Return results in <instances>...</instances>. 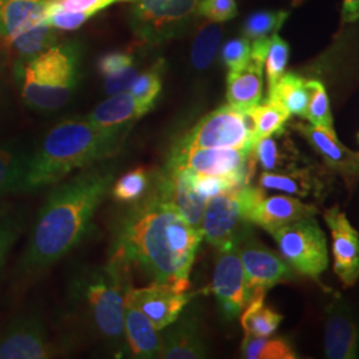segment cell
I'll return each instance as SVG.
<instances>
[{"instance_id":"13","label":"cell","mask_w":359,"mask_h":359,"mask_svg":"<svg viewBox=\"0 0 359 359\" xmlns=\"http://www.w3.org/2000/svg\"><path fill=\"white\" fill-rule=\"evenodd\" d=\"M57 353L38 316H19L0 332V359H48Z\"/></svg>"},{"instance_id":"26","label":"cell","mask_w":359,"mask_h":359,"mask_svg":"<svg viewBox=\"0 0 359 359\" xmlns=\"http://www.w3.org/2000/svg\"><path fill=\"white\" fill-rule=\"evenodd\" d=\"M317 177L306 168H294L286 172H262L259 188L266 191L308 197L320 189ZM317 196V194H316Z\"/></svg>"},{"instance_id":"18","label":"cell","mask_w":359,"mask_h":359,"mask_svg":"<svg viewBox=\"0 0 359 359\" xmlns=\"http://www.w3.org/2000/svg\"><path fill=\"white\" fill-rule=\"evenodd\" d=\"M161 334L160 358L201 359L208 357V345L196 309L182 310L179 318Z\"/></svg>"},{"instance_id":"17","label":"cell","mask_w":359,"mask_h":359,"mask_svg":"<svg viewBox=\"0 0 359 359\" xmlns=\"http://www.w3.org/2000/svg\"><path fill=\"white\" fill-rule=\"evenodd\" d=\"M152 189L160 198L173 206L192 226L201 229L208 201L194 192L187 170L164 168L163 172L157 173Z\"/></svg>"},{"instance_id":"34","label":"cell","mask_w":359,"mask_h":359,"mask_svg":"<svg viewBox=\"0 0 359 359\" xmlns=\"http://www.w3.org/2000/svg\"><path fill=\"white\" fill-rule=\"evenodd\" d=\"M290 48L289 44L276 34L270 35L269 43L264 57V67L268 77V90H271L277 81L285 74V68L289 60Z\"/></svg>"},{"instance_id":"10","label":"cell","mask_w":359,"mask_h":359,"mask_svg":"<svg viewBox=\"0 0 359 359\" xmlns=\"http://www.w3.org/2000/svg\"><path fill=\"white\" fill-rule=\"evenodd\" d=\"M168 168L185 169L198 175L222 176L249 184L255 164L252 151L233 148H173Z\"/></svg>"},{"instance_id":"4","label":"cell","mask_w":359,"mask_h":359,"mask_svg":"<svg viewBox=\"0 0 359 359\" xmlns=\"http://www.w3.org/2000/svg\"><path fill=\"white\" fill-rule=\"evenodd\" d=\"M77 79L76 47L55 44L27 59L20 74L22 97L34 109L56 111L72 97Z\"/></svg>"},{"instance_id":"25","label":"cell","mask_w":359,"mask_h":359,"mask_svg":"<svg viewBox=\"0 0 359 359\" xmlns=\"http://www.w3.org/2000/svg\"><path fill=\"white\" fill-rule=\"evenodd\" d=\"M29 154L16 142H0V197L23 192Z\"/></svg>"},{"instance_id":"20","label":"cell","mask_w":359,"mask_h":359,"mask_svg":"<svg viewBox=\"0 0 359 359\" xmlns=\"http://www.w3.org/2000/svg\"><path fill=\"white\" fill-rule=\"evenodd\" d=\"M326 357L353 359L358 357L359 330L354 313L339 295L326 308Z\"/></svg>"},{"instance_id":"9","label":"cell","mask_w":359,"mask_h":359,"mask_svg":"<svg viewBox=\"0 0 359 359\" xmlns=\"http://www.w3.org/2000/svg\"><path fill=\"white\" fill-rule=\"evenodd\" d=\"M250 192L252 187L246 184L221 193L206 203L201 231L206 241L218 252L236 246L245 231L252 228L246 218Z\"/></svg>"},{"instance_id":"12","label":"cell","mask_w":359,"mask_h":359,"mask_svg":"<svg viewBox=\"0 0 359 359\" xmlns=\"http://www.w3.org/2000/svg\"><path fill=\"white\" fill-rule=\"evenodd\" d=\"M236 246L244 266L249 299L265 295L274 285L293 278L292 266L261 244L253 236L252 228L245 231Z\"/></svg>"},{"instance_id":"28","label":"cell","mask_w":359,"mask_h":359,"mask_svg":"<svg viewBox=\"0 0 359 359\" xmlns=\"http://www.w3.org/2000/svg\"><path fill=\"white\" fill-rule=\"evenodd\" d=\"M304 77L294 74H283L273 90H269L268 99L283 104L290 115L306 117L309 104V90Z\"/></svg>"},{"instance_id":"38","label":"cell","mask_w":359,"mask_h":359,"mask_svg":"<svg viewBox=\"0 0 359 359\" xmlns=\"http://www.w3.org/2000/svg\"><path fill=\"white\" fill-rule=\"evenodd\" d=\"M252 59V41L248 38L231 39L221 50L222 63L231 69H238Z\"/></svg>"},{"instance_id":"40","label":"cell","mask_w":359,"mask_h":359,"mask_svg":"<svg viewBox=\"0 0 359 359\" xmlns=\"http://www.w3.org/2000/svg\"><path fill=\"white\" fill-rule=\"evenodd\" d=\"M117 1L127 0H51L47 10L81 13L87 19H90L95 13L102 11L105 7Z\"/></svg>"},{"instance_id":"14","label":"cell","mask_w":359,"mask_h":359,"mask_svg":"<svg viewBox=\"0 0 359 359\" xmlns=\"http://www.w3.org/2000/svg\"><path fill=\"white\" fill-rule=\"evenodd\" d=\"M191 298L192 294L187 289L160 283H151L144 287L128 286L124 295V299L140 309L158 332L179 318Z\"/></svg>"},{"instance_id":"47","label":"cell","mask_w":359,"mask_h":359,"mask_svg":"<svg viewBox=\"0 0 359 359\" xmlns=\"http://www.w3.org/2000/svg\"><path fill=\"white\" fill-rule=\"evenodd\" d=\"M358 139H359V135H358Z\"/></svg>"},{"instance_id":"35","label":"cell","mask_w":359,"mask_h":359,"mask_svg":"<svg viewBox=\"0 0 359 359\" xmlns=\"http://www.w3.org/2000/svg\"><path fill=\"white\" fill-rule=\"evenodd\" d=\"M161 90H163V63L160 62L154 65L152 68H149L148 71L139 74V76L136 77L128 92H130L142 103L154 108Z\"/></svg>"},{"instance_id":"22","label":"cell","mask_w":359,"mask_h":359,"mask_svg":"<svg viewBox=\"0 0 359 359\" xmlns=\"http://www.w3.org/2000/svg\"><path fill=\"white\" fill-rule=\"evenodd\" d=\"M262 69V63L250 59L243 68L229 71L226 79V100L229 105L248 114L261 104L264 93Z\"/></svg>"},{"instance_id":"32","label":"cell","mask_w":359,"mask_h":359,"mask_svg":"<svg viewBox=\"0 0 359 359\" xmlns=\"http://www.w3.org/2000/svg\"><path fill=\"white\" fill-rule=\"evenodd\" d=\"M151 187V175L145 168H136L115 180L111 194L117 201L135 204L140 201Z\"/></svg>"},{"instance_id":"2","label":"cell","mask_w":359,"mask_h":359,"mask_svg":"<svg viewBox=\"0 0 359 359\" xmlns=\"http://www.w3.org/2000/svg\"><path fill=\"white\" fill-rule=\"evenodd\" d=\"M117 169L115 158L105 160L81 169L48 193L18 266L22 274L50 268L80 244L97 208L111 192Z\"/></svg>"},{"instance_id":"41","label":"cell","mask_w":359,"mask_h":359,"mask_svg":"<svg viewBox=\"0 0 359 359\" xmlns=\"http://www.w3.org/2000/svg\"><path fill=\"white\" fill-rule=\"evenodd\" d=\"M197 15L210 22L222 23L237 15L236 0H201L197 7Z\"/></svg>"},{"instance_id":"36","label":"cell","mask_w":359,"mask_h":359,"mask_svg":"<svg viewBox=\"0 0 359 359\" xmlns=\"http://www.w3.org/2000/svg\"><path fill=\"white\" fill-rule=\"evenodd\" d=\"M287 16L289 13L286 11H262L250 15L244 25L245 38L249 40L268 38L283 27Z\"/></svg>"},{"instance_id":"24","label":"cell","mask_w":359,"mask_h":359,"mask_svg":"<svg viewBox=\"0 0 359 359\" xmlns=\"http://www.w3.org/2000/svg\"><path fill=\"white\" fill-rule=\"evenodd\" d=\"M151 109L130 92H121L99 104L87 118L100 127H123L132 126L135 120L147 115Z\"/></svg>"},{"instance_id":"42","label":"cell","mask_w":359,"mask_h":359,"mask_svg":"<svg viewBox=\"0 0 359 359\" xmlns=\"http://www.w3.org/2000/svg\"><path fill=\"white\" fill-rule=\"evenodd\" d=\"M133 65V56L127 52H111L99 60V71L104 77L120 74Z\"/></svg>"},{"instance_id":"33","label":"cell","mask_w":359,"mask_h":359,"mask_svg":"<svg viewBox=\"0 0 359 359\" xmlns=\"http://www.w3.org/2000/svg\"><path fill=\"white\" fill-rule=\"evenodd\" d=\"M309 104L306 117L311 126L323 129L332 135H335L333 126V115L330 111L329 96L321 81L308 80Z\"/></svg>"},{"instance_id":"19","label":"cell","mask_w":359,"mask_h":359,"mask_svg":"<svg viewBox=\"0 0 359 359\" xmlns=\"http://www.w3.org/2000/svg\"><path fill=\"white\" fill-rule=\"evenodd\" d=\"M333 238L334 270L346 286L359 278V234L348 222L345 213L333 206L325 213Z\"/></svg>"},{"instance_id":"1","label":"cell","mask_w":359,"mask_h":359,"mask_svg":"<svg viewBox=\"0 0 359 359\" xmlns=\"http://www.w3.org/2000/svg\"><path fill=\"white\" fill-rule=\"evenodd\" d=\"M203 238L201 229L192 226L152 189L116 224L111 261L126 271L142 270L152 283L188 290Z\"/></svg>"},{"instance_id":"23","label":"cell","mask_w":359,"mask_h":359,"mask_svg":"<svg viewBox=\"0 0 359 359\" xmlns=\"http://www.w3.org/2000/svg\"><path fill=\"white\" fill-rule=\"evenodd\" d=\"M297 128L321 154L329 167L345 176L359 175V154L345 148L338 142L337 135H332L311 124H297Z\"/></svg>"},{"instance_id":"43","label":"cell","mask_w":359,"mask_h":359,"mask_svg":"<svg viewBox=\"0 0 359 359\" xmlns=\"http://www.w3.org/2000/svg\"><path fill=\"white\" fill-rule=\"evenodd\" d=\"M137 76H139V72L133 65L129 67L128 69L120 72V74H116L112 76H107L105 77V81H104L105 92L109 96L121 93V92H128L129 88L132 87L133 81L136 80Z\"/></svg>"},{"instance_id":"27","label":"cell","mask_w":359,"mask_h":359,"mask_svg":"<svg viewBox=\"0 0 359 359\" xmlns=\"http://www.w3.org/2000/svg\"><path fill=\"white\" fill-rule=\"evenodd\" d=\"M253 163H258L264 172H286L298 168V152L290 142H283V147L276 137L268 136L257 140L252 149Z\"/></svg>"},{"instance_id":"7","label":"cell","mask_w":359,"mask_h":359,"mask_svg":"<svg viewBox=\"0 0 359 359\" xmlns=\"http://www.w3.org/2000/svg\"><path fill=\"white\" fill-rule=\"evenodd\" d=\"M253 145L255 139L250 117L228 104L203 117L175 147L252 151Z\"/></svg>"},{"instance_id":"15","label":"cell","mask_w":359,"mask_h":359,"mask_svg":"<svg viewBox=\"0 0 359 359\" xmlns=\"http://www.w3.org/2000/svg\"><path fill=\"white\" fill-rule=\"evenodd\" d=\"M212 292L217 298L218 306L226 320L240 316L249 302L246 290L244 266L237 246L219 250L215 265Z\"/></svg>"},{"instance_id":"37","label":"cell","mask_w":359,"mask_h":359,"mask_svg":"<svg viewBox=\"0 0 359 359\" xmlns=\"http://www.w3.org/2000/svg\"><path fill=\"white\" fill-rule=\"evenodd\" d=\"M185 170V169H184ZM189 181L194 192L201 196L204 200L209 201L210 198L216 197L221 193L228 192L234 188L243 187L245 184L231 179V177H222V176H210V175H198L193 173L191 170H187Z\"/></svg>"},{"instance_id":"39","label":"cell","mask_w":359,"mask_h":359,"mask_svg":"<svg viewBox=\"0 0 359 359\" xmlns=\"http://www.w3.org/2000/svg\"><path fill=\"white\" fill-rule=\"evenodd\" d=\"M23 229V221L16 215L0 216V269Z\"/></svg>"},{"instance_id":"3","label":"cell","mask_w":359,"mask_h":359,"mask_svg":"<svg viewBox=\"0 0 359 359\" xmlns=\"http://www.w3.org/2000/svg\"><path fill=\"white\" fill-rule=\"evenodd\" d=\"M130 126L100 127L88 118L65 120L29 154L23 192H34L65 180L77 169L115 158L123 151Z\"/></svg>"},{"instance_id":"44","label":"cell","mask_w":359,"mask_h":359,"mask_svg":"<svg viewBox=\"0 0 359 359\" xmlns=\"http://www.w3.org/2000/svg\"><path fill=\"white\" fill-rule=\"evenodd\" d=\"M295 355L293 348L290 345L281 338L266 339L265 345L261 350L259 358L261 359H294Z\"/></svg>"},{"instance_id":"6","label":"cell","mask_w":359,"mask_h":359,"mask_svg":"<svg viewBox=\"0 0 359 359\" xmlns=\"http://www.w3.org/2000/svg\"><path fill=\"white\" fill-rule=\"evenodd\" d=\"M51 0H0V38L29 59L55 46L56 29L46 23Z\"/></svg>"},{"instance_id":"21","label":"cell","mask_w":359,"mask_h":359,"mask_svg":"<svg viewBox=\"0 0 359 359\" xmlns=\"http://www.w3.org/2000/svg\"><path fill=\"white\" fill-rule=\"evenodd\" d=\"M124 332L130 355L133 358H160L161 334L140 309L124 299Z\"/></svg>"},{"instance_id":"30","label":"cell","mask_w":359,"mask_h":359,"mask_svg":"<svg viewBox=\"0 0 359 359\" xmlns=\"http://www.w3.org/2000/svg\"><path fill=\"white\" fill-rule=\"evenodd\" d=\"M248 115L252 120L253 139L256 142L262 137H268L271 135H277L278 132H283L285 123L290 117V112L283 104L268 99L265 103L252 108Z\"/></svg>"},{"instance_id":"16","label":"cell","mask_w":359,"mask_h":359,"mask_svg":"<svg viewBox=\"0 0 359 359\" xmlns=\"http://www.w3.org/2000/svg\"><path fill=\"white\" fill-rule=\"evenodd\" d=\"M318 209L289 196L266 197L261 188H252L246 208V218L252 225L265 231H277L302 218L313 217Z\"/></svg>"},{"instance_id":"31","label":"cell","mask_w":359,"mask_h":359,"mask_svg":"<svg viewBox=\"0 0 359 359\" xmlns=\"http://www.w3.org/2000/svg\"><path fill=\"white\" fill-rule=\"evenodd\" d=\"M222 31L216 22L204 23L193 40L191 60L194 68L205 69L213 65L221 44Z\"/></svg>"},{"instance_id":"29","label":"cell","mask_w":359,"mask_h":359,"mask_svg":"<svg viewBox=\"0 0 359 359\" xmlns=\"http://www.w3.org/2000/svg\"><path fill=\"white\" fill-rule=\"evenodd\" d=\"M264 299L265 295H256L249 299L243 310L241 325L245 333L256 337H269L283 321V316L268 308L264 304Z\"/></svg>"},{"instance_id":"46","label":"cell","mask_w":359,"mask_h":359,"mask_svg":"<svg viewBox=\"0 0 359 359\" xmlns=\"http://www.w3.org/2000/svg\"><path fill=\"white\" fill-rule=\"evenodd\" d=\"M342 20L345 23H354L359 20V0H344Z\"/></svg>"},{"instance_id":"45","label":"cell","mask_w":359,"mask_h":359,"mask_svg":"<svg viewBox=\"0 0 359 359\" xmlns=\"http://www.w3.org/2000/svg\"><path fill=\"white\" fill-rule=\"evenodd\" d=\"M266 339H268V337H256V335L246 334L244 342H243V347H241L243 357L248 359L259 358L261 350H262V347L265 345Z\"/></svg>"},{"instance_id":"5","label":"cell","mask_w":359,"mask_h":359,"mask_svg":"<svg viewBox=\"0 0 359 359\" xmlns=\"http://www.w3.org/2000/svg\"><path fill=\"white\" fill-rule=\"evenodd\" d=\"M126 274V270L109 261L107 266L81 273L74 287L97 333L118 351L127 347L124 344V295L129 285Z\"/></svg>"},{"instance_id":"11","label":"cell","mask_w":359,"mask_h":359,"mask_svg":"<svg viewBox=\"0 0 359 359\" xmlns=\"http://www.w3.org/2000/svg\"><path fill=\"white\" fill-rule=\"evenodd\" d=\"M201 0H135L130 23L135 34L147 43H160L176 36L197 13Z\"/></svg>"},{"instance_id":"8","label":"cell","mask_w":359,"mask_h":359,"mask_svg":"<svg viewBox=\"0 0 359 359\" xmlns=\"http://www.w3.org/2000/svg\"><path fill=\"white\" fill-rule=\"evenodd\" d=\"M285 261L299 274L318 278L329 265L325 233L313 217L302 218L270 233Z\"/></svg>"}]
</instances>
